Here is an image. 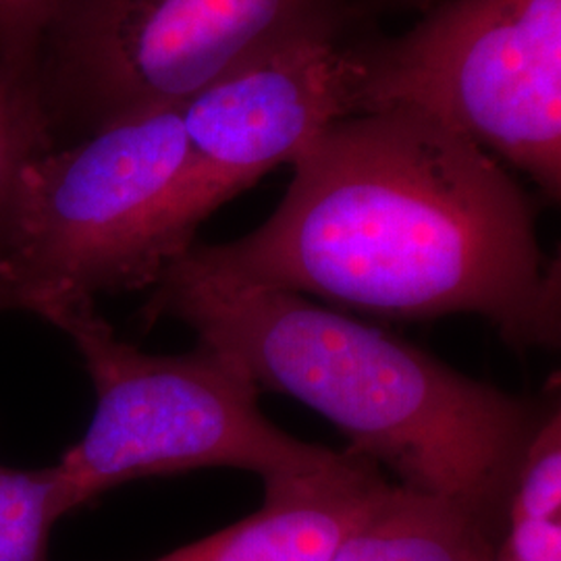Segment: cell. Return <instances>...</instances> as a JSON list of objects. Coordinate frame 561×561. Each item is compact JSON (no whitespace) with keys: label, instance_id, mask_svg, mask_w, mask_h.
I'll return each instance as SVG.
<instances>
[{"label":"cell","instance_id":"1","mask_svg":"<svg viewBox=\"0 0 561 561\" xmlns=\"http://www.w3.org/2000/svg\"><path fill=\"white\" fill-rule=\"evenodd\" d=\"M261 227L192 243L164 266L231 289H280L391 321L479 314L518 350H558L560 261L497 159L419 108L324 127Z\"/></svg>","mask_w":561,"mask_h":561},{"label":"cell","instance_id":"2","mask_svg":"<svg viewBox=\"0 0 561 561\" xmlns=\"http://www.w3.org/2000/svg\"><path fill=\"white\" fill-rule=\"evenodd\" d=\"M144 327L185 322L259 391L291 396L333 422L350 449L401 486L463 503L505 530L522 458L558 398L474 381L379 327L300 294L231 289L164 266Z\"/></svg>","mask_w":561,"mask_h":561},{"label":"cell","instance_id":"3","mask_svg":"<svg viewBox=\"0 0 561 561\" xmlns=\"http://www.w3.org/2000/svg\"><path fill=\"white\" fill-rule=\"evenodd\" d=\"M44 321L73 341L96 391L85 435L55 463L71 512L146 477L238 468L268 481L319 470L337 456L277 428L240 364L213 347L146 354L115 335L94 301Z\"/></svg>","mask_w":561,"mask_h":561},{"label":"cell","instance_id":"4","mask_svg":"<svg viewBox=\"0 0 561 561\" xmlns=\"http://www.w3.org/2000/svg\"><path fill=\"white\" fill-rule=\"evenodd\" d=\"M337 30V0H53L32 81L55 148L183 106L275 42Z\"/></svg>","mask_w":561,"mask_h":561},{"label":"cell","instance_id":"5","mask_svg":"<svg viewBox=\"0 0 561 561\" xmlns=\"http://www.w3.org/2000/svg\"><path fill=\"white\" fill-rule=\"evenodd\" d=\"M187 159L181 106H169L32 162L2 268L20 310L46 319L102 294L152 287L162 271L157 225Z\"/></svg>","mask_w":561,"mask_h":561},{"label":"cell","instance_id":"6","mask_svg":"<svg viewBox=\"0 0 561 561\" xmlns=\"http://www.w3.org/2000/svg\"><path fill=\"white\" fill-rule=\"evenodd\" d=\"M358 60V113L419 108L560 201L561 0H447Z\"/></svg>","mask_w":561,"mask_h":561},{"label":"cell","instance_id":"7","mask_svg":"<svg viewBox=\"0 0 561 561\" xmlns=\"http://www.w3.org/2000/svg\"><path fill=\"white\" fill-rule=\"evenodd\" d=\"M335 32L275 42L181 106L190 159L157 225L162 268L225 202L291 164L331 123L358 113V50H343Z\"/></svg>","mask_w":561,"mask_h":561},{"label":"cell","instance_id":"8","mask_svg":"<svg viewBox=\"0 0 561 561\" xmlns=\"http://www.w3.org/2000/svg\"><path fill=\"white\" fill-rule=\"evenodd\" d=\"M389 486L375 461L347 447L319 470L264 481L256 514L157 561H331Z\"/></svg>","mask_w":561,"mask_h":561},{"label":"cell","instance_id":"9","mask_svg":"<svg viewBox=\"0 0 561 561\" xmlns=\"http://www.w3.org/2000/svg\"><path fill=\"white\" fill-rule=\"evenodd\" d=\"M502 537L463 503L391 484L331 561H491Z\"/></svg>","mask_w":561,"mask_h":561},{"label":"cell","instance_id":"10","mask_svg":"<svg viewBox=\"0 0 561 561\" xmlns=\"http://www.w3.org/2000/svg\"><path fill=\"white\" fill-rule=\"evenodd\" d=\"M50 150L32 76L0 65V283L15 238L23 175Z\"/></svg>","mask_w":561,"mask_h":561},{"label":"cell","instance_id":"11","mask_svg":"<svg viewBox=\"0 0 561 561\" xmlns=\"http://www.w3.org/2000/svg\"><path fill=\"white\" fill-rule=\"evenodd\" d=\"M71 514L55 466L0 463V561H50L55 524Z\"/></svg>","mask_w":561,"mask_h":561},{"label":"cell","instance_id":"12","mask_svg":"<svg viewBox=\"0 0 561 561\" xmlns=\"http://www.w3.org/2000/svg\"><path fill=\"white\" fill-rule=\"evenodd\" d=\"M560 516L561 414L558 403L522 458L507 505V520H560Z\"/></svg>","mask_w":561,"mask_h":561},{"label":"cell","instance_id":"13","mask_svg":"<svg viewBox=\"0 0 561 561\" xmlns=\"http://www.w3.org/2000/svg\"><path fill=\"white\" fill-rule=\"evenodd\" d=\"M53 0H0V65L32 76L42 25Z\"/></svg>","mask_w":561,"mask_h":561},{"label":"cell","instance_id":"14","mask_svg":"<svg viewBox=\"0 0 561 561\" xmlns=\"http://www.w3.org/2000/svg\"><path fill=\"white\" fill-rule=\"evenodd\" d=\"M497 560L561 561V520H507Z\"/></svg>","mask_w":561,"mask_h":561},{"label":"cell","instance_id":"15","mask_svg":"<svg viewBox=\"0 0 561 561\" xmlns=\"http://www.w3.org/2000/svg\"><path fill=\"white\" fill-rule=\"evenodd\" d=\"M0 310H20L13 291L4 283H0Z\"/></svg>","mask_w":561,"mask_h":561},{"label":"cell","instance_id":"16","mask_svg":"<svg viewBox=\"0 0 561 561\" xmlns=\"http://www.w3.org/2000/svg\"><path fill=\"white\" fill-rule=\"evenodd\" d=\"M491 561H503V560H497V556H495V558H493V560Z\"/></svg>","mask_w":561,"mask_h":561}]
</instances>
